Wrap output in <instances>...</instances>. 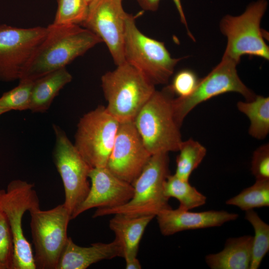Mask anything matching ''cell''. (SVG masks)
Returning <instances> with one entry per match:
<instances>
[{"label": "cell", "instance_id": "6da1fadb", "mask_svg": "<svg viewBox=\"0 0 269 269\" xmlns=\"http://www.w3.org/2000/svg\"><path fill=\"white\" fill-rule=\"evenodd\" d=\"M46 29L44 40L19 81L33 82L66 67L75 59L102 42L96 34L79 25L52 23Z\"/></svg>", "mask_w": 269, "mask_h": 269}, {"label": "cell", "instance_id": "7a4b0ae2", "mask_svg": "<svg viewBox=\"0 0 269 269\" xmlns=\"http://www.w3.org/2000/svg\"><path fill=\"white\" fill-rule=\"evenodd\" d=\"M174 96L168 86L155 90L133 120L151 155L178 151L182 142L174 112Z\"/></svg>", "mask_w": 269, "mask_h": 269}, {"label": "cell", "instance_id": "3957f363", "mask_svg": "<svg viewBox=\"0 0 269 269\" xmlns=\"http://www.w3.org/2000/svg\"><path fill=\"white\" fill-rule=\"evenodd\" d=\"M101 86L106 109L120 123L133 121L156 90L148 78L126 61L105 73Z\"/></svg>", "mask_w": 269, "mask_h": 269}, {"label": "cell", "instance_id": "277c9868", "mask_svg": "<svg viewBox=\"0 0 269 269\" xmlns=\"http://www.w3.org/2000/svg\"><path fill=\"white\" fill-rule=\"evenodd\" d=\"M168 153L151 156L143 170L132 184L134 195L126 204L112 208H97L93 215L97 218L121 214L130 217L152 215L171 208L164 193V184L169 170Z\"/></svg>", "mask_w": 269, "mask_h": 269}, {"label": "cell", "instance_id": "5b68a950", "mask_svg": "<svg viewBox=\"0 0 269 269\" xmlns=\"http://www.w3.org/2000/svg\"><path fill=\"white\" fill-rule=\"evenodd\" d=\"M268 5L267 0H258L250 3L240 15L227 14L221 19L220 30L227 38L223 56L238 64L244 55L269 59V47L261 28Z\"/></svg>", "mask_w": 269, "mask_h": 269}, {"label": "cell", "instance_id": "8992f818", "mask_svg": "<svg viewBox=\"0 0 269 269\" xmlns=\"http://www.w3.org/2000/svg\"><path fill=\"white\" fill-rule=\"evenodd\" d=\"M125 61L143 73L154 85L168 82L177 64L183 58H173L163 42L148 37L137 27L135 17L129 14L124 41Z\"/></svg>", "mask_w": 269, "mask_h": 269}, {"label": "cell", "instance_id": "52a82bcc", "mask_svg": "<svg viewBox=\"0 0 269 269\" xmlns=\"http://www.w3.org/2000/svg\"><path fill=\"white\" fill-rule=\"evenodd\" d=\"M34 184L20 179L10 181L0 190V209L9 225L13 242L12 269H36L31 245L23 232L22 220L26 211L39 207Z\"/></svg>", "mask_w": 269, "mask_h": 269}, {"label": "cell", "instance_id": "ba28073f", "mask_svg": "<svg viewBox=\"0 0 269 269\" xmlns=\"http://www.w3.org/2000/svg\"><path fill=\"white\" fill-rule=\"evenodd\" d=\"M29 212L36 268L56 269L68 238L71 214L63 203L49 210L37 208Z\"/></svg>", "mask_w": 269, "mask_h": 269}, {"label": "cell", "instance_id": "9c48e42d", "mask_svg": "<svg viewBox=\"0 0 269 269\" xmlns=\"http://www.w3.org/2000/svg\"><path fill=\"white\" fill-rule=\"evenodd\" d=\"M119 125L120 122L103 106H98L80 119L74 144L92 168L106 166Z\"/></svg>", "mask_w": 269, "mask_h": 269}, {"label": "cell", "instance_id": "30bf717a", "mask_svg": "<svg viewBox=\"0 0 269 269\" xmlns=\"http://www.w3.org/2000/svg\"><path fill=\"white\" fill-rule=\"evenodd\" d=\"M53 129L55 136L53 159L64 186L63 204L71 217L89 192V174L92 167L59 126L53 124Z\"/></svg>", "mask_w": 269, "mask_h": 269}, {"label": "cell", "instance_id": "8fae6325", "mask_svg": "<svg viewBox=\"0 0 269 269\" xmlns=\"http://www.w3.org/2000/svg\"><path fill=\"white\" fill-rule=\"evenodd\" d=\"M238 63L223 56L220 63L205 77L199 80L194 92L186 98H174L175 118L181 126L186 116L201 103L227 92L241 94L246 101L254 100L256 95L240 78L237 71Z\"/></svg>", "mask_w": 269, "mask_h": 269}, {"label": "cell", "instance_id": "7c38bea8", "mask_svg": "<svg viewBox=\"0 0 269 269\" xmlns=\"http://www.w3.org/2000/svg\"><path fill=\"white\" fill-rule=\"evenodd\" d=\"M46 31V27L0 24V81L20 80Z\"/></svg>", "mask_w": 269, "mask_h": 269}, {"label": "cell", "instance_id": "4fadbf2b", "mask_svg": "<svg viewBox=\"0 0 269 269\" xmlns=\"http://www.w3.org/2000/svg\"><path fill=\"white\" fill-rule=\"evenodd\" d=\"M122 0H93L89 4L85 20L81 25L100 38L107 45L117 66L125 62L124 41L129 13Z\"/></svg>", "mask_w": 269, "mask_h": 269}, {"label": "cell", "instance_id": "5bb4252c", "mask_svg": "<svg viewBox=\"0 0 269 269\" xmlns=\"http://www.w3.org/2000/svg\"><path fill=\"white\" fill-rule=\"evenodd\" d=\"M151 155L133 121L122 122L106 167L119 178L132 184Z\"/></svg>", "mask_w": 269, "mask_h": 269}, {"label": "cell", "instance_id": "9a60e30c", "mask_svg": "<svg viewBox=\"0 0 269 269\" xmlns=\"http://www.w3.org/2000/svg\"><path fill=\"white\" fill-rule=\"evenodd\" d=\"M89 178L91 182L89 192L72 214L71 220L92 208L122 206L133 197V185L115 175L106 167L92 168Z\"/></svg>", "mask_w": 269, "mask_h": 269}, {"label": "cell", "instance_id": "2e32d148", "mask_svg": "<svg viewBox=\"0 0 269 269\" xmlns=\"http://www.w3.org/2000/svg\"><path fill=\"white\" fill-rule=\"evenodd\" d=\"M156 217L161 233L167 236L185 230L220 226L236 220L239 215L226 211L191 212L171 207L160 211Z\"/></svg>", "mask_w": 269, "mask_h": 269}, {"label": "cell", "instance_id": "e0dca14e", "mask_svg": "<svg viewBox=\"0 0 269 269\" xmlns=\"http://www.w3.org/2000/svg\"><path fill=\"white\" fill-rule=\"evenodd\" d=\"M123 255L122 245L115 238L109 243L98 242L85 247L76 245L68 237L56 269H86L101 261L123 257Z\"/></svg>", "mask_w": 269, "mask_h": 269}, {"label": "cell", "instance_id": "ac0fdd59", "mask_svg": "<svg viewBox=\"0 0 269 269\" xmlns=\"http://www.w3.org/2000/svg\"><path fill=\"white\" fill-rule=\"evenodd\" d=\"M114 215L110 220L109 227L114 233L115 239L122 245L123 258L136 257L144 231L155 216L130 217L121 214Z\"/></svg>", "mask_w": 269, "mask_h": 269}, {"label": "cell", "instance_id": "d6986e66", "mask_svg": "<svg viewBox=\"0 0 269 269\" xmlns=\"http://www.w3.org/2000/svg\"><path fill=\"white\" fill-rule=\"evenodd\" d=\"M253 239L250 235L227 239L222 251L206 256L207 265L211 269H250Z\"/></svg>", "mask_w": 269, "mask_h": 269}, {"label": "cell", "instance_id": "ffe728a7", "mask_svg": "<svg viewBox=\"0 0 269 269\" xmlns=\"http://www.w3.org/2000/svg\"><path fill=\"white\" fill-rule=\"evenodd\" d=\"M72 80L66 67L50 72L33 81L29 110L46 112L59 91Z\"/></svg>", "mask_w": 269, "mask_h": 269}, {"label": "cell", "instance_id": "44dd1931", "mask_svg": "<svg viewBox=\"0 0 269 269\" xmlns=\"http://www.w3.org/2000/svg\"><path fill=\"white\" fill-rule=\"evenodd\" d=\"M239 111L250 120L249 134L258 139H263L269 133V98L256 95L251 101H239Z\"/></svg>", "mask_w": 269, "mask_h": 269}, {"label": "cell", "instance_id": "7402d4cb", "mask_svg": "<svg viewBox=\"0 0 269 269\" xmlns=\"http://www.w3.org/2000/svg\"><path fill=\"white\" fill-rule=\"evenodd\" d=\"M164 193L169 199L173 197L179 202L178 208L189 210L205 204L206 197L188 180H182L174 174H169L164 184Z\"/></svg>", "mask_w": 269, "mask_h": 269}, {"label": "cell", "instance_id": "603a6c76", "mask_svg": "<svg viewBox=\"0 0 269 269\" xmlns=\"http://www.w3.org/2000/svg\"><path fill=\"white\" fill-rule=\"evenodd\" d=\"M178 151L174 174L182 180H188L192 172L204 158L206 149L198 141L189 139L182 141Z\"/></svg>", "mask_w": 269, "mask_h": 269}, {"label": "cell", "instance_id": "cb8c5ba5", "mask_svg": "<svg viewBox=\"0 0 269 269\" xmlns=\"http://www.w3.org/2000/svg\"><path fill=\"white\" fill-rule=\"evenodd\" d=\"M245 219L253 227V237L250 269H257L269 250V226L253 209L246 211Z\"/></svg>", "mask_w": 269, "mask_h": 269}, {"label": "cell", "instance_id": "d4e9b609", "mask_svg": "<svg viewBox=\"0 0 269 269\" xmlns=\"http://www.w3.org/2000/svg\"><path fill=\"white\" fill-rule=\"evenodd\" d=\"M226 204L239 207L243 211L269 206V180H258L251 186L228 199Z\"/></svg>", "mask_w": 269, "mask_h": 269}, {"label": "cell", "instance_id": "484cf974", "mask_svg": "<svg viewBox=\"0 0 269 269\" xmlns=\"http://www.w3.org/2000/svg\"><path fill=\"white\" fill-rule=\"evenodd\" d=\"M57 9L52 23L81 25L88 12L87 0H57Z\"/></svg>", "mask_w": 269, "mask_h": 269}, {"label": "cell", "instance_id": "4316f807", "mask_svg": "<svg viewBox=\"0 0 269 269\" xmlns=\"http://www.w3.org/2000/svg\"><path fill=\"white\" fill-rule=\"evenodd\" d=\"M33 84L32 81H19L18 86L0 97V109L8 112L29 110Z\"/></svg>", "mask_w": 269, "mask_h": 269}, {"label": "cell", "instance_id": "83f0119b", "mask_svg": "<svg viewBox=\"0 0 269 269\" xmlns=\"http://www.w3.org/2000/svg\"><path fill=\"white\" fill-rule=\"evenodd\" d=\"M14 247L6 217L0 209V269H12Z\"/></svg>", "mask_w": 269, "mask_h": 269}, {"label": "cell", "instance_id": "f1b7e54d", "mask_svg": "<svg viewBox=\"0 0 269 269\" xmlns=\"http://www.w3.org/2000/svg\"><path fill=\"white\" fill-rule=\"evenodd\" d=\"M199 80L192 70L183 69L175 75L171 84L168 86L174 95L179 98H186L194 92Z\"/></svg>", "mask_w": 269, "mask_h": 269}, {"label": "cell", "instance_id": "f546056e", "mask_svg": "<svg viewBox=\"0 0 269 269\" xmlns=\"http://www.w3.org/2000/svg\"><path fill=\"white\" fill-rule=\"evenodd\" d=\"M251 172L256 180H269V144L257 148L253 154Z\"/></svg>", "mask_w": 269, "mask_h": 269}, {"label": "cell", "instance_id": "4dcf8cb0", "mask_svg": "<svg viewBox=\"0 0 269 269\" xmlns=\"http://www.w3.org/2000/svg\"><path fill=\"white\" fill-rule=\"evenodd\" d=\"M175 4V6L178 11V14L180 16L181 22L185 25L187 31V34L189 37L194 41H195V38L190 32L187 24V22L186 19V17L184 12V10L182 7V5L181 2V0H172Z\"/></svg>", "mask_w": 269, "mask_h": 269}, {"label": "cell", "instance_id": "1f68e13d", "mask_svg": "<svg viewBox=\"0 0 269 269\" xmlns=\"http://www.w3.org/2000/svg\"><path fill=\"white\" fill-rule=\"evenodd\" d=\"M144 10L155 11L157 10L160 0H137Z\"/></svg>", "mask_w": 269, "mask_h": 269}, {"label": "cell", "instance_id": "d6a6232c", "mask_svg": "<svg viewBox=\"0 0 269 269\" xmlns=\"http://www.w3.org/2000/svg\"><path fill=\"white\" fill-rule=\"evenodd\" d=\"M126 262V269H140L141 266L136 257L125 259Z\"/></svg>", "mask_w": 269, "mask_h": 269}, {"label": "cell", "instance_id": "836d02e7", "mask_svg": "<svg viewBox=\"0 0 269 269\" xmlns=\"http://www.w3.org/2000/svg\"><path fill=\"white\" fill-rule=\"evenodd\" d=\"M7 112L8 111L7 110H3V109H0V115H2L3 114H4Z\"/></svg>", "mask_w": 269, "mask_h": 269}, {"label": "cell", "instance_id": "e575fe53", "mask_svg": "<svg viewBox=\"0 0 269 269\" xmlns=\"http://www.w3.org/2000/svg\"><path fill=\"white\" fill-rule=\"evenodd\" d=\"M92 0H87V2H88V3L89 4Z\"/></svg>", "mask_w": 269, "mask_h": 269}]
</instances>
